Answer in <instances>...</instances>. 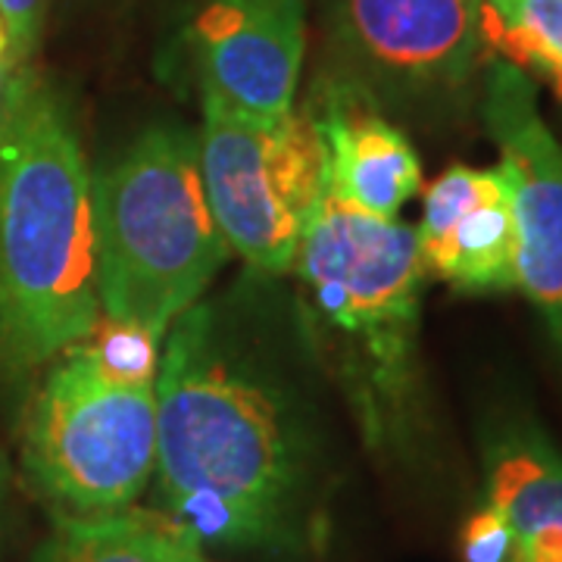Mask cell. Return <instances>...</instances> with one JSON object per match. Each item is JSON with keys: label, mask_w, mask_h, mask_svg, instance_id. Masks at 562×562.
<instances>
[{"label": "cell", "mask_w": 562, "mask_h": 562, "mask_svg": "<svg viewBox=\"0 0 562 562\" xmlns=\"http://www.w3.org/2000/svg\"><path fill=\"white\" fill-rule=\"evenodd\" d=\"M310 441L281 384L194 303L162 338L157 501L198 547L291 553L306 541Z\"/></svg>", "instance_id": "1"}, {"label": "cell", "mask_w": 562, "mask_h": 562, "mask_svg": "<svg viewBox=\"0 0 562 562\" xmlns=\"http://www.w3.org/2000/svg\"><path fill=\"white\" fill-rule=\"evenodd\" d=\"M291 272L313 350L341 387L366 447L406 457L422 425L416 228L375 220L325 191Z\"/></svg>", "instance_id": "2"}, {"label": "cell", "mask_w": 562, "mask_h": 562, "mask_svg": "<svg viewBox=\"0 0 562 562\" xmlns=\"http://www.w3.org/2000/svg\"><path fill=\"white\" fill-rule=\"evenodd\" d=\"M98 319L91 172L60 94L32 69L0 120V372L54 362Z\"/></svg>", "instance_id": "3"}, {"label": "cell", "mask_w": 562, "mask_h": 562, "mask_svg": "<svg viewBox=\"0 0 562 562\" xmlns=\"http://www.w3.org/2000/svg\"><path fill=\"white\" fill-rule=\"evenodd\" d=\"M101 316L166 338L228 260L201 176L198 135L179 125L140 132L91 176Z\"/></svg>", "instance_id": "4"}, {"label": "cell", "mask_w": 562, "mask_h": 562, "mask_svg": "<svg viewBox=\"0 0 562 562\" xmlns=\"http://www.w3.org/2000/svg\"><path fill=\"white\" fill-rule=\"evenodd\" d=\"M157 465V379L103 357L91 338L54 360L25 413L20 479L50 516L132 509Z\"/></svg>", "instance_id": "5"}, {"label": "cell", "mask_w": 562, "mask_h": 562, "mask_svg": "<svg viewBox=\"0 0 562 562\" xmlns=\"http://www.w3.org/2000/svg\"><path fill=\"white\" fill-rule=\"evenodd\" d=\"M198 154L206 201L232 254L257 272H291L325 198V150L306 110L257 120L203 94Z\"/></svg>", "instance_id": "6"}, {"label": "cell", "mask_w": 562, "mask_h": 562, "mask_svg": "<svg viewBox=\"0 0 562 562\" xmlns=\"http://www.w3.org/2000/svg\"><path fill=\"white\" fill-rule=\"evenodd\" d=\"M338 76L375 101L443 103L484 63L482 0H322Z\"/></svg>", "instance_id": "7"}, {"label": "cell", "mask_w": 562, "mask_h": 562, "mask_svg": "<svg viewBox=\"0 0 562 562\" xmlns=\"http://www.w3.org/2000/svg\"><path fill=\"white\" fill-rule=\"evenodd\" d=\"M482 116L513 194L516 291L535 303L562 357V144L531 76L501 57L484 60Z\"/></svg>", "instance_id": "8"}, {"label": "cell", "mask_w": 562, "mask_h": 562, "mask_svg": "<svg viewBox=\"0 0 562 562\" xmlns=\"http://www.w3.org/2000/svg\"><path fill=\"white\" fill-rule=\"evenodd\" d=\"M303 50V0H203L191 22L203 94L257 120H281L294 110Z\"/></svg>", "instance_id": "9"}, {"label": "cell", "mask_w": 562, "mask_h": 562, "mask_svg": "<svg viewBox=\"0 0 562 562\" xmlns=\"http://www.w3.org/2000/svg\"><path fill=\"white\" fill-rule=\"evenodd\" d=\"M416 244L425 272L462 294L516 291V216L501 166L443 169L425 191Z\"/></svg>", "instance_id": "10"}, {"label": "cell", "mask_w": 562, "mask_h": 562, "mask_svg": "<svg viewBox=\"0 0 562 562\" xmlns=\"http://www.w3.org/2000/svg\"><path fill=\"white\" fill-rule=\"evenodd\" d=\"M306 116L325 150V191L375 220H397L419 194L416 147L379 110V101L338 72L316 81Z\"/></svg>", "instance_id": "11"}, {"label": "cell", "mask_w": 562, "mask_h": 562, "mask_svg": "<svg viewBox=\"0 0 562 562\" xmlns=\"http://www.w3.org/2000/svg\"><path fill=\"white\" fill-rule=\"evenodd\" d=\"M484 491L516 535L528 538L562 528V453L522 416H506L487 428L482 443Z\"/></svg>", "instance_id": "12"}, {"label": "cell", "mask_w": 562, "mask_h": 562, "mask_svg": "<svg viewBox=\"0 0 562 562\" xmlns=\"http://www.w3.org/2000/svg\"><path fill=\"white\" fill-rule=\"evenodd\" d=\"M201 550L179 525L154 509L113 516H50V531L29 562H181Z\"/></svg>", "instance_id": "13"}, {"label": "cell", "mask_w": 562, "mask_h": 562, "mask_svg": "<svg viewBox=\"0 0 562 562\" xmlns=\"http://www.w3.org/2000/svg\"><path fill=\"white\" fill-rule=\"evenodd\" d=\"M482 38L562 98V0H482Z\"/></svg>", "instance_id": "14"}, {"label": "cell", "mask_w": 562, "mask_h": 562, "mask_svg": "<svg viewBox=\"0 0 562 562\" xmlns=\"http://www.w3.org/2000/svg\"><path fill=\"white\" fill-rule=\"evenodd\" d=\"M462 562H519V547L509 522L494 506L484 503L475 509L460 531Z\"/></svg>", "instance_id": "15"}, {"label": "cell", "mask_w": 562, "mask_h": 562, "mask_svg": "<svg viewBox=\"0 0 562 562\" xmlns=\"http://www.w3.org/2000/svg\"><path fill=\"white\" fill-rule=\"evenodd\" d=\"M47 3L50 0H0V20L16 44L20 57H25V60L35 57L44 16H47Z\"/></svg>", "instance_id": "16"}, {"label": "cell", "mask_w": 562, "mask_h": 562, "mask_svg": "<svg viewBox=\"0 0 562 562\" xmlns=\"http://www.w3.org/2000/svg\"><path fill=\"white\" fill-rule=\"evenodd\" d=\"M29 72H32V60L20 57L16 44H13L7 25L0 20V120L13 106L16 94L22 91V85L29 79Z\"/></svg>", "instance_id": "17"}, {"label": "cell", "mask_w": 562, "mask_h": 562, "mask_svg": "<svg viewBox=\"0 0 562 562\" xmlns=\"http://www.w3.org/2000/svg\"><path fill=\"white\" fill-rule=\"evenodd\" d=\"M13 482H16V469L7 457V450L0 447V543L7 538V525H10V506H13Z\"/></svg>", "instance_id": "18"}, {"label": "cell", "mask_w": 562, "mask_h": 562, "mask_svg": "<svg viewBox=\"0 0 562 562\" xmlns=\"http://www.w3.org/2000/svg\"><path fill=\"white\" fill-rule=\"evenodd\" d=\"M181 562H206V560H203V550H191V553H188Z\"/></svg>", "instance_id": "19"}]
</instances>
